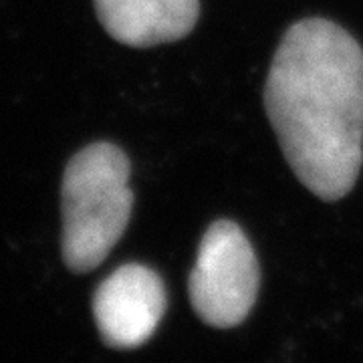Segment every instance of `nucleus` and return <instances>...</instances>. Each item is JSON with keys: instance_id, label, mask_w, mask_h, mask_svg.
I'll use <instances>...</instances> for the list:
<instances>
[{"instance_id": "obj_1", "label": "nucleus", "mask_w": 363, "mask_h": 363, "mask_svg": "<svg viewBox=\"0 0 363 363\" xmlns=\"http://www.w3.org/2000/svg\"><path fill=\"white\" fill-rule=\"evenodd\" d=\"M264 107L301 184L327 202L351 192L363 164V49L327 18L286 28Z\"/></svg>"}, {"instance_id": "obj_2", "label": "nucleus", "mask_w": 363, "mask_h": 363, "mask_svg": "<svg viewBox=\"0 0 363 363\" xmlns=\"http://www.w3.org/2000/svg\"><path fill=\"white\" fill-rule=\"evenodd\" d=\"M133 206L130 162L111 143L73 156L63 178V260L73 272L99 267L125 233Z\"/></svg>"}, {"instance_id": "obj_3", "label": "nucleus", "mask_w": 363, "mask_h": 363, "mask_svg": "<svg viewBox=\"0 0 363 363\" xmlns=\"http://www.w3.org/2000/svg\"><path fill=\"white\" fill-rule=\"evenodd\" d=\"M259 262L238 224H210L188 281L190 303L210 327L230 329L248 317L259 295Z\"/></svg>"}, {"instance_id": "obj_4", "label": "nucleus", "mask_w": 363, "mask_h": 363, "mask_svg": "<svg viewBox=\"0 0 363 363\" xmlns=\"http://www.w3.org/2000/svg\"><path fill=\"white\" fill-rule=\"evenodd\" d=\"M166 313L160 274L143 264H123L99 285L93 315L109 347L135 350L154 335Z\"/></svg>"}, {"instance_id": "obj_5", "label": "nucleus", "mask_w": 363, "mask_h": 363, "mask_svg": "<svg viewBox=\"0 0 363 363\" xmlns=\"http://www.w3.org/2000/svg\"><path fill=\"white\" fill-rule=\"evenodd\" d=\"M95 13L113 39L143 49L186 37L200 0H95Z\"/></svg>"}]
</instances>
